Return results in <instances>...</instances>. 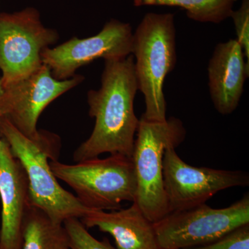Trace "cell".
<instances>
[{
    "label": "cell",
    "mask_w": 249,
    "mask_h": 249,
    "mask_svg": "<svg viewBox=\"0 0 249 249\" xmlns=\"http://www.w3.org/2000/svg\"><path fill=\"white\" fill-rule=\"evenodd\" d=\"M138 90L132 54L105 60L101 88L88 93L94 127L89 138L73 152L76 163L104 153L132 158L139 124L134 109Z\"/></svg>",
    "instance_id": "6da1fadb"
},
{
    "label": "cell",
    "mask_w": 249,
    "mask_h": 249,
    "mask_svg": "<svg viewBox=\"0 0 249 249\" xmlns=\"http://www.w3.org/2000/svg\"><path fill=\"white\" fill-rule=\"evenodd\" d=\"M0 134L27 175L31 206L61 224L70 218L81 219L91 211L59 184L51 169L49 160H56L60 147L56 134L40 131L37 139H30L3 118H0Z\"/></svg>",
    "instance_id": "7a4b0ae2"
},
{
    "label": "cell",
    "mask_w": 249,
    "mask_h": 249,
    "mask_svg": "<svg viewBox=\"0 0 249 249\" xmlns=\"http://www.w3.org/2000/svg\"><path fill=\"white\" fill-rule=\"evenodd\" d=\"M132 55L138 89L145 98L142 116L148 121L166 120L163 85L177 62L174 14H145L133 33Z\"/></svg>",
    "instance_id": "3957f363"
},
{
    "label": "cell",
    "mask_w": 249,
    "mask_h": 249,
    "mask_svg": "<svg viewBox=\"0 0 249 249\" xmlns=\"http://www.w3.org/2000/svg\"><path fill=\"white\" fill-rule=\"evenodd\" d=\"M186 130L180 119L171 117L164 121L139 119L132 155L135 171L134 203L152 223L169 214L163 179V160L165 150L176 148L186 138Z\"/></svg>",
    "instance_id": "277c9868"
},
{
    "label": "cell",
    "mask_w": 249,
    "mask_h": 249,
    "mask_svg": "<svg viewBox=\"0 0 249 249\" xmlns=\"http://www.w3.org/2000/svg\"><path fill=\"white\" fill-rule=\"evenodd\" d=\"M55 178L71 187L83 206L96 211L121 209L124 201L135 199V171L132 159L110 155L106 159H89L65 164L49 160Z\"/></svg>",
    "instance_id": "5b68a950"
},
{
    "label": "cell",
    "mask_w": 249,
    "mask_h": 249,
    "mask_svg": "<svg viewBox=\"0 0 249 249\" xmlns=\"http://www.w3.org/2000/svg\"><path fill=\"white\" fill-rule=\"evenodd\" d=\"M249 224V195L224 209L206 203L175 211L153 223L160 249H183L206 245Z\"/></svg>",
    "instance_id": "8992f818"
},
{
    "label": "cell",
    "mask_w": 249,
    "mask_h": 249,
    "mask_svg": "<svg viewBox=\"0 0 249 249\" xmlns=\"http://www.w3.org/2000/svg\"><path fill=\"white\" fill-rule=\"evenodd\" d=\"M59 39L58 31L45 27L38 10L27 7L0 14V70L2 86L40 69L42 52Z\"/></svg>",
    "instance_id": "52a82bcc"
},
{
    "label": "cell",
    "mask_w": 249,
    "mask_h": 249,
    "mask_svg": "<svg viewBox=\"0 0 249 249\" xmlns=\"http://www.w3.org/2000/svg\"><path fill=\"white\" fill-rule=\"evenodd\" d=\"M163 179L170 213L204 204L223 190L249 185V175L246 172L188 165L174 147L165 152Z\"/></svg>",
    "instance_id": "ba28073f"
},
{
    "label": "cell",
    "mask_w": 249,
    "mask_h": 249,
    "mask_svg": "<svg viewBox=\"0 0 249 249\" xmlns=\"http://www.w3.org/2000/svg\"><path fill=\"white\" fill-rule=\"evenodd\" d=\"M85 77L75 74L67 80L55 79L43 65L34 73L3 87L0 96V118L6 119L22 134L37 139V121L46 107L77 85Z\"/></svg>",
    "instance_id": "9c48e42d"
},
{
    "label": "cell",
    "mask_w": 249,
    "mask_h": 249,
    "mask_svg": "<svg viewBox=\"0 0 249 249\" xmlns=\"http://www.w3.org/2000/svg\"><path fill=\"white\" fill-rule=\"evenodd\" d=\"M133 31L129 23L111 19L96 35L87 38L72 37L54 48L42 52V62L52 76L67 80L77 70L98 58L105 60L126 58L132 54Z\"/></svg>",
    "instance_id": "30bf717a"
},
{
    "label": "cell",
    "mask_w": 249,
    "mask_h": 249,
    "mask_svg": "<svg viewBox=\"0 0 249 249\" xmlns=\"http://www.w3.org/2000/svg\"><path fill=\"white\" fill-rule=\"evenodd\" d=\"M0 249H21L24 218L30 207L28 180L24 168L9 145L0 139Z\"/></svg>",
    "instance_id": "8fae6325"
},
{
    "label": "cell",
    "mask_w": 249,
    "mask_h": 249,
    "mask_svg": "<svg viewBox=\"0 0 249 249\" xmlns=\"http://www.w3.org/2000/svg\"><path fill=\"white\" fill-rule=\"evenodd\" d=\"M236 39L217 44L208 65L211 100L222 115L232 114L240 102L249 67Z\"/></svg>",
    "instance_id": "7c38bea8"
},
{
    "label": "cell",
    "mask_w": 249,
    "mask_h": 249,
    "mask_svg": "<svg viewBox=\"0 0 249 249\" xmlns=\"http://www.w3.org/2000/svg\"><path fill=\"white\" fill-rule=\"evenodd\" d=\"M80 221L87 229L96 227L109 233L117 249H160L153 223L136 203L127 209L109 212L91 210Z\"/></svg>",
    "instance_id": "4fadbf2b"
},
{
    "label": "cell",
    "mask_w": 249,
    "mask_h": 249,
    "mask_svg": "<svg viewBox=\"0 0 249 249\" xmlns=\"http://www.w3.org/2000/svg\"><path fill=\"white\" fill-rule=\"evenodd\" d=\"M21 249H70L65 228L30 206L23 224Z\"/></svg>",
    "instance_id": "5bb4252c"
},
{
    "label": "cell",
    "mask_w": 249,
    "mask_h": 249,
    "mask_svg": "<svg viewBox=\"0 0 249 249\" xmlns=\"http://www.w3.org/2000/svg\"><path fill=\"white\" fill-rule=\"evenodd\" d=\"M237 0H142V6L179 7L196 22L219 23L231 17Z\"/></svg>",
    "instance_id": "9a60e30c"
},
{
    "label": "cell",
    "mask_w": 249,
    "mask_h": 249,
    "mask_svg": "<svg viewBox=\"0 0 249 249\" xmlns=\"http://www.w3.org/2000/svg\"><path fill=\"white\" fill-rule=\"evenodd\" d=\"M70 249H117L109 240H98L88 232V229L78 218H70L64 221Z\"/></svg>",
    "instance_id": "2e32d148"
},
{
    "label": "cell",
    "mask_w": 249,
    "mask_h": 249,
    "mask_svg": "<svg viewBox=\"0 0 249 249\" xmlns=\"http://www.w3.org/2000/svg\"><path fill=\"white\" fill-rule=\"evenodd\" d=\"M183 249H249V224L234 229L211 243Z\"/></svg>",
    "instance_id": "e0dca14e"
},
{
    "label": "cell",
    "mask_w": 249,
    "mask_h": 249,
    "mask_svg": "<svg viewBox=\"0 0 249 249\" xmlns=\"http://www.w3.org/2000/svg\"><path fill=\"white\" fill-rule=\"evenodd\" d=\"M230 18L235 26L236 40L242 46L249 67V0H242L240 7L233 10Z\"/></svg>",
    "instance_id": "ac0fdd59"
},
{
    "label": "cell",
    "mask_w": 249,
    "mask_h": 249,
    "mask_svg": "<svg viewBox=\"0 0 249 249\" xmlns=\"http://www.w3.org/2000/svg\"><path fill=\"white\" fill-rule=\"evenodd\" d=\"M133 1L136 6H142V0H133Z\"/></svg>",
    "instance_id": "d6986e66"
},
{
    "label": "cell",
    "mask_w": 249,
    "mask_h": 249,
    "mask_svg": "<svg viewBox=\"0 0 249 249\" xmlns=\"http://www.w3.org/2000/svg\"><path fill=\"white\" fill-rule=\"evenodd\" d=\"M3 91L2 82H1V77H0V96H1V93Z\"/></svg>",
    "instance_id": "ffe728a7"
}]
</instances>
